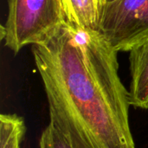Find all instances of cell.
<instances>
[{"label":"cell","instance_id":"1","mask_svg":"<svg viewBox=\"0 0 148 148\" xmlns=\"http://www.w3.org/2000/svg\"><path fill=\"white\" fill-rule=\"evenodd\" d=\"M31 51L49 125L72 147L135 148L118 51L99 31L66 21Z\"/></svg>","mask_w":148,"mask_h":148},{"label":"cell","instance_id":"2","mask_svg":"<svg viewBox=\"0 0 148 148\" xmlns=\"http://www.w3.org/2000/svg\"><path fill=\"white\" fill-rule=\"evenodd\" d=\"M66 21L62 0H8L1 38L16 54L26 45L43 42Z\"/></svg>","mask_w":148,"mask_h":148},{"label":"cell","instance_id":"3","mask_svg":"<svg viewBox=\"0 0 148 148\" xmlns=\"http://www.w3.org/2000/svg\"><path fill=\"white\" fill-rule=\"evenodd\" d=\"M99 32L116 51H130L148 36V0L107 3Z\"/></svg>","mask_w":148,"mask_h":148},{"label":"cell","instance_id":"4","mask_svg":"<svg viewBox=\"0 0 148 148\" xmlns=\"http://www.w3.org/2000/svg\"><path fill=\"white\" fill-rule=\"evenodd\" d=\"M129 52L130 104L135 108L148 110V36Z\"/></svg>","mask_w":148,"mask_h":148},{"label":"cell","instance_id":"5","mask_svg":"<svg viewBox=\"0 0 148 148\" xmlns=\"http://www.w3.org/2000/svg\"><path fill=\"white\" fill-rule=\"evenodd\" d=\"M66 20L72 25L99 31L106 0H62Z\"/></svg>","mask_w":148,"mask_h":148},{"label":"cell","instance_id":"6","mask_svg":"<svg viewBox=\"0 0 148 148\" xmlns=\"http://www.w3.org/2000/svg\"><path fill=\"white\" fill-rule=\"evenodd\" d=\"M26 132L22 117L16 114L0 115V148H21Z\"/></svg>","mask_w":148,"mask_h":148},{"label":"cell","instance_id":"7","mask_svg":"<svg viewBox=\"0 0 148 148\" xmlns=\"http://www.w3.org/2000/svg\"><path fill=\"white\" fill-rule=\"evenodd\" d=\"M39 148H73L51 125L43 130L39 140Z\"/></svg>","mask_w":148,"mask_h":148},{"label":"cell","instance_id":"8","mask_svg":"<svg viewBox=\"0 0 148 148\" xmlns=\"http://www.w3.org/2000/svg\"><path fill=\"white\" fill-rule=\"evenodd\" d=\"M107 1V3H108V2H111V1H114V0H106Z\"/></svg>","mask_w":148,"mask_h":148}]
</instances>
